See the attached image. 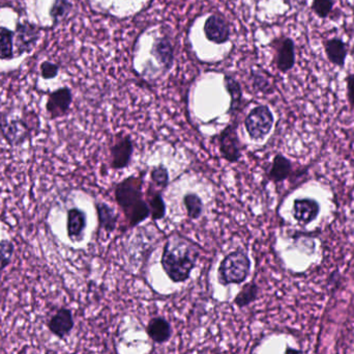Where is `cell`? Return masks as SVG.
Masks as SVG:
<instances>
[{
  "instance_id": "obj_13",
  "label": "cell",
  "mask_w": 354,
  "mask_h": 354,
  "mask_svg": "<svg viewBox=\"0 0 354 354\" xmlns=\"http://www.w3.org/2000/svg\"><path fill=\"white\" fill-rule=\"evenodd\" d=\"M205 32L207 38L217 44H223L229 39V28L223 18L211 16L205 22Z\"/></svg>"
},
{
  "instance_id": "obj_14",
  "label": "cell",
  "mask_w": 354,
  "mask_h": 354,
  "mask_svg": "<svg viewBox=\"0 0 354 354\" xmlns=\"http://www.w3.org/2000/svg\"><path fill=\"white\" fill-rule=\"evenodd\" d=\"M325 55L333 65L343 68L348 55L346 43L341 38H331L323 42Z\"/></svg>"
},
{
  "instance_id": "obj_28",
  "label": "cell",
  "mask_w": 354,
  "mask_h": 354,
  "mask_svg": "<svg viewBox=\"0 0 354 354\" xmlns=\"http://www.w3.org/2000/svg\"><path fill=\"white\" fill-rule=\"evenodd\" d=\"M152 180L156 186L165 189L169 184V174L168 170L165 166H158L156 168H152Z\"/></svg>"
},
{
  "instance_id": "obj_30",
  "label": "cell",
  "mask_w": 354,
  "mask_h": 354,
  "mask_svg": "<svg viewBox=\"0 0 354 354\" xmlns=\"http://www.w3.org/2000/svg\"><path fill=\"white\" fill-rule=\"evenodd\" d=\"M346 83H347V97L350 105L354 107V74L351 73L346 78Z\"/></svg>"
},
{
  "instance_id": "obj_12",
  "label": "cell",
  "mask_w": 354,
  "mask_h": 354,
  "mask_svg": "<svg viewBox=\"0 0 354 354\" xmlns=\"http://www.w3.org/2000/svg\"><path fill=\"white\" fill-rule=\"evenodd\" d=\"M278 69L286 73L295 65V44L290 38H284L278 44L275 57Z\"/></svg>"
},
{
  "instance_id": "obj_11",
  "label": "cell",
  "mask_w": 354,
  "mask_h": 354,
  "mask_svg": "<svg viewBox=\"0 0 354 354\" xmlns=\"http://www.w3.org/2000/svg\"><path fill=\"white\" fill-rule=\"evenodd\" d=\"M87 226V215L79 208H71L67 213V237L71 242H81Z\"/></svg>"
},
{
  "instance_id": "obj_24",
  "label": "cell",
  "mask_w": 354,
  "mask_h": 354,
  "mask_svg": "<svg viewBox=\"0 0 354 354\" xmlns=\"http://www.w3.org/2000/svg\"><path fill=\"white\" fill-rule=\"evenodd\" d=\"M148 206L150 209V216L152 219L158 220L164 218L166 214V205H165L164 199H163L162 195L158 191L150 193L148 195Z\"/></svg>"
},
{
  "instance_id": "obj_26",
  "label": "cell",
  "mask_w": 354,
  "mask_h": 354,
  "mask_svg": "<svg viewBox=\"0 0 354 354\" xmlns=\"http://www.w3.org/2000/svg\"><path fill=\"white\" fill-rule=\"evenodd\" d=\"M226 88L229 92L231 97V111L236 110L240 106V101H242V90H240V84L233 78L230 76H225Z\"/></svg>"
},
{
  "instance_id": "obj_3",
  "label": "cell",
  "mask_w": 354,
  "mask_h": 354,
  "mask_svg": "<svg viewBox=\"0 0 354 354\" xmlns=\"http://www.w3.org/2000/svg\"><path fill=\"white\" fill-rule=\"evenodd\" d=\"M40 129V121L34 112L22 117H3L0 119V132L11 147H21L34 137Z\"/></svg>"
},
{
  "instance_id": "obj_20",
  "label": "cell",
  "mask_w": 354,
  "mask_h": 354,
  "mask_svg": "<svg viewBox=\"0 0 354 354\" xmlns=\"http://www.w3.org/2000/svg\"><path fill=\"white\" fill-rule=\"evenodd\" d=\"M14 39H15V32L5 26H0V59L1 61H11L15 57Z\"/></svg>"
},
{
  "instance_id": "obj_1",
  "label": "cell",
  "mask_w": 354,
  "mask_h": 354,
  "mask_svg": "<svg viewBox=\"0 0 354 354\" xmlns=\"http://www.w3.org/2000/svg\"><path fill=\"white\" fill-rule=\"evenodd\" d=\"M199 248L187 238L171 237L165 246L162 267L174 283H184L191 277L198 260Z\"/></svg>"
},
{
  "instance_id": "obj_7",
  "label": "cell",
  "mask_w": 354,
  "mask_h": 354,
  "mask_svg": "<svg viewBox=\"0 0 354 354\" xmlns=\"http://www.w3.org/2000/svg\"><path fill=\"white\" fill-rule=\"evenodd\" d=\"M220 153L228 162H238L242 157V144L238 135V126L229 125L219 137Z\"/></svg>"
},
{
  "instance_id": "obj_27",
  "label": "cell",
  "mask_w": 354,
  "mask_h": 354,
  "mask_svg": "<svg viewBox=\"0 0 354 354\" xmlns=\"http://www.w3.org/2000/svg\"><path fill=\"white\" fill-rule=\"evenodd\" d=\"M335 7V0H313L311 9L321 19H325L331 15Z\"/></svg>"
},
{
  "instance_id": "obj_8",
  "label": "cell",
  "mask_w": 354,
  "mask_h": 354,
  "mask_svg": "<svg viewBox=\"0 0 354 354\" xmlns=\"http://www.w3.org/2000/svg\"><path fill=\"white\" fill-rule=\"evenodd\" d=\"M73 101V95L69 88H57L48 96L46 102V110L51 120L65 117L69 112Z\"/></svg>"
},
{
  "instance_id": "obj_17",
  "label": "cell",
  "mask_w": 354,
  "mask_h": 354,
  "mask_svg": "<svg viewBox=\"0 0 354 354\" xmlns=\"http://www.w3.org/2000/svg\"><path fill=\"white\" fill-rule=\"evenodd\" d=\"M96 209L100 228L105 232L112 233L116 228L118 215L106 203H96Z\"/></svg>"
},
{
  "instance_id": "obj_31",
  "label": "cell",
  "mask_w": 354,
  "mask_h": 354,
  "mask_svg": "<svg viewBox=\"0 0 354 354\" xmlns=\"http://www.w3.org/2000/svg\"><path fill=\"white\" fill-rule=\"evenodd\" d=\"M255 86H258L259 90L263 92H271V83L263 75H255Z\"/></svg>"
},
{
  "instance_id": "obj_5",
  "label": "cell",
  "mask_w": 354,
  "mask_h": 354,
  "mask_svg": "<svg viewBox=\"0 0 354 354\" xmlns=\"http://www.w3.org/2000/svg\"><path fill=\"white\" fill-rule=\"evenodd\" d=\"M273 125V115L271 109L264 105L255 107L244 121V126L251 139L254 141L264 139Z\"/></svg>"
},
{
  "instance_id": "obj_19",
  "label": "cell",
  "mask_w": 354,
  "mask_h": 354,
  "mask_svg": "<svg viewBox=\"0 0 354 354\" xmlns=\"http://www.w3.org/2000/svg\"><path fill=\"white\" fill-rule=\"evenodd\" d=\"M152 55L158 59V63H162L166 69H170L172 66L173 59V48L171 43L166 38L158 39L154 46Z\"/></svg>"
},
{
  "instance_id": "obj_6",
  "label": "cell",
  "mask_w": 354,
  "mask_h": 354,
  "mask_svg": "<svg viewBox=\"0 0 354 354\" xmlns=\"http://www.w3.org/2000/svg\"><path fill=\"white\" fill-rule=\"evenodd\" d=\"M40 28L30 21H18L16 24V57L30 53L40 40Z\"/></svg>"
},
{
  "instance_id": "obj_2",
  "label": "cell",
  "mask_w": 354,
  "mask_h": 354,
  "mask_svg": "<svg viewBox=\"0 0 354 354\" xmlns=\"http://www.w3.org/2000/svg\"><path fill=\"white\" fill-rule=\"evenodd\" d=\"M143 180L141 177L132 176L117 184L115 199L125 213L129 226H138L150 216L148 204L143 199Z\"/></svg>"
},
{
  "instance_id": "obj_21",
  "label": "cell",
  "mask_w": 354,
  "mask_h": 354,
  "mask_svg": "<svg viewBox=\"0 0 354 354\" xmlns=\"http://www.w3.org/2000/svg\"><path fill=\"white\" fill-rule=\"evenodd\" d=\"M259 288L254 282L246 284L238 292L236 295V299H234V304L238 306V308H244V306H250L252 302L258 297Z\"/></svg>"
},
{
  "instance_id": "obj_29",
  "label": "cell",
  "mask_w": 354,
  "mask_h": 354,
  "mask_svg": "<svg viewBox=\"0 0 354 354\" xmlns=\"http://www.w3.org/2000/svg\"><path fill=\"white\" fill-rule=\"evenodd\" d=\"M59 73V66L57 63H51L49 61H43L41 63V76L44 79H53Z\"/></svg>"
},
{
  "instance_id": "obj_9",
  "label": "cell",
  "mask_w": 354,
  "mask_h": 354,
  "mask_svg": "<svg viewBox=\"0 0 354 354\" xmlns=\"http://www.w3.org/2000/svg\"><path fill=\"white\" fill-rule=\"evenodd\" d=\"M75 326L73 313L70 308H61L47 322L49 331L59 340H65Z\"/></svg>"
},
{
  "instance_id": "obj_23",
  "label": "cell",
  "mask_w": 354,
  "mask_h": 354,
  "mask_svg": "<svg viewBox=\"0 0 354 354\" xmlns=\"http://www.w3.org/2000/svg\"><path fill=\"white\" fill-rule=\"evenodd\" d=\"M185 207L191 219H198L203 213V201L196 193H187L184 197Z\"/></svg>"
},
{
  "instance_id": "obj_4",
  "label": "cell",
  "mask_w": 354,
  "mask_h": 354,
  "mask_svg": "<svg viewBox=\"0 0 354 354\" xmlns=\"http://www.w3.org/2000/svg\"><path fill=\"white\" fill-rule=\"evenodd\" d=\"M251 271V260L246 252L238 250L230 253L222 260L219 267V282L221 285L244 283Z\"/></svg>"
},
{
  "instance_id": "obj_16",
  "label": "cell",
  "mask_w": 354,
  "mask_h": 354,
  "mask_svg": "<svg viewBox=\"0 0 354 354\" xmlns=\"http://www.w3.org/2000/svg\"><path fill=\"white\" fill-rule=\"evenodd\" d=\"M146 331H147L148 337L154 343L158 344L169 341L172 335L170 323L162 317H156V318L152 319L148 323Z\"/></svg>"
},
{
  "instance_id": "obj_15",
  "label": "cell",
  "mask_w": 354,
  "mask_h": 354,
  "mask_svg": "<svg viewBox=\"0 0 354 354\" xmlns=\"http://www.w3.org/2000/svg\"><path fill=\"white\" fill-rule=\"evenodd\" d=\"M318 203L314 199H296L293 206V216L298 222L302 224H310L318 215Z\"/></svg>"
},
{
  "instance_id": "obj_10",
  "label": "cell",
  "mask_w": 354,
  "mask_h": 354,
  "mask_svg": "<svg viewBox=\"0 0 354 354\" xmlns=\"http://www.w3.org/2000/svg\"><path fill=\"white\" fill-rule=\"evenodd\" d=\"M134 145L131 137H123L117 139L111 147V168L113 170H123L127 168L133 155Z\"/></svg>"
},
{
  "instance_id": "obj_18",
  "label": "cell",
  "mask_w": 354,
  "mask_h": 354,
  "mask_svg": "<svg viewBox=\"0 0 354 354\" xmlns=\"http://www.w3.org/2000/svg\"><path fill=\"white\" fill-rule=\"evenodd\" d=\"M292 172V164L287 158L279 154L273 158L271 170H269V178L275 182H281L290 176Z\"/></svg>"
},
{
  "instance_id": "obj_22",
  "label": "cell",
  "mask_w": 354,
  "mask_h": 354,
  "mask_svg": "<svg viewBox=\"0 0 354 354\" xmlns=\"http://www.w3.org/2000/svg\"><path fill=\"white\" fill-rule=\"evenodd\" d=\"M72 8L73 5L70 0H54L49 11L53 24L57 26L63 22L69 15Z\"/></svg>"
},
{
  "instance_id": "obj_25",
  "label": "cell",
  "mask_w": 354,
  "mask_h": 354,
  "mask_svg": "<svg viewBox=\"0 0 354 354\" xmlns=\"http://www.w3.org/2000/svg\"><path fill=\"white\" fill-rule=\"evenodd\" d=\"M14 253H15V244L12 240H0V273L11 264Z\"/></svg>"
}]
</instances>
